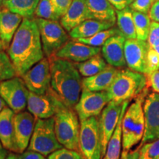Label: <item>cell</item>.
I'll return each mask as SVG.
<instances>
[{"label":"cell","mask_w":159,"mask_h":159,"mask_svg":"<svg viewBox=\"0 0 159 159\" xmlns=\"http://www.w3.org/2000/svg\"><path fill=\"white\" fill-rule=\"evenodd\" d=\"M7 50L19 77L44 57L35 19L24 18Z\"/></svg>","instance_id":"6da1fadb"},{"label":"cell","mask_w":159,"mask_h":159,"mask_svg":"<svg viewBox=\"0 0 159 159\" xmlns=\"http://www.w3.org/2000/svg\"><path fill=\"white\" fill-rule=\"evenodd\" d=\"M51 88L63 102L71 107L78 102L83 90L82 76L72 61L52 55L48 57Z\"/></svg>","instance_id":"7a4b0ae2"},{"label":"cell","mask_w":159,"mask_h":159,"mask_svg":"<svg viewBox=\"0 0 159 159\" xmlns=\"http://www.w3.org/2000/svg\"><path fill=\"white\" fill-rule=\"evenodd\" d=\"M55 107L53 118L57 140L63 148L79 151L80 121L76 111L75 108L63 102L58 96Z\"/></svg>","instance_id":"3957f363"},{"label":"cell","mask_w":159,"mask_h":159,"mask_svg":"<svg viewBox=\"0 0 159 159\" xmlns=\"http://www.w3.org/2000/svg\"><path fill=\"white\" fill-rule=\"evenodd\" d=\"M147 96L146 90L135 99L127 108L122 123L123 152H129L142 140L144 133V116L143 103Z\"/></svg>","instance_id":"277c9868"},{"label":"cell","mask_w":159,"mask_h":159,"mask_svg":"<svg viewBox=\"0 0 159 159\" xmlns=\"http://www.w3.org/2000/svg\"><path fill=\"white\" fill-rule=\"evenodd\" d=\"M148 84L147 76L130 69H119L114 82L107 92L111 101L122 104L136 99Z\"/></svg>","instance_id":"5b68a950"},{"label":"cell","mask_w":159,"mask_h":159,"mask_svg":"<svg viewBox=\"0 0 159 159\" xmlns=\"http://www.w3.org/2000/svg\"><path fill=\"white\" fill-rule=\"evenodd\" d=\"M63 148L55 134L54 118L37 119L27 150L49 156Z\"/></svg>","instance_id":"8992f818"},{"label":"cell","mask_w":159,"mask_h":159,"mask_svg":"<svg viewBox=\"0 0 159 159\" xmlns=\"http://www.w3.org/2000/svg\"><path fill=\"white\" fill-rule=\"evenodd\" d=\"M79 151L84 159H102V148L97 117L80 122Z\"/></svg>","instance_id":"52a82bcc"},{"label":"cell","mask_w":159,"mask_h":159,"mask_svg":"<svg viewBox=\"0 0 159 159\" xmlns=\"http://www.w3.org/2000/svg\"><path fill=\"white\" fill-rule=\"evenodd\" d=\"M41 35L43 53L47 57L56 54L69 40L70 35L58 21L35 19Z\"/></svg>","instance_id":"ba28073f"},{"label":"cell","mask_w":159,"mask_h":159,"mask_svg":"<svg viewBox=\"0 0 159 159\" xmlns=\"http://www.w3.org/2000/svg\"><path fill=\"white\" fill-rule=\"evenodd\" d=\"M28 94L29 90L21 77L16 76L0 82V96L15 114L27 108Z\"/></svg>","instance_id":"9c48e42d"},{"label":"cell","mask_w":159,"mask_h":159,"mask_svg":"<svg viewBox=\"0 0 159 159\" xmlns=\"http://www.w3.org/2000/svg\"><path fill=\"white\" fill-rule=\"evenodd\" d=\"M110 101L107 91H91L83 87L78 102L74 108L81 122L91 117L99 116Z\"/></svg>","instance_id":"30bf717a"},{"label":"cell","mask_w":159,"mask_h":159,"mask_svg":"<svg viewBox=\"0 0 159 159\" xmlns=\"http://www.w3.org/2000/svg\"><path fill=\"white\" fill-rule=\"evenodd\" d=\"M21 77L29 91L38 94H47L51 89V71L48 57H43Z\"/></svg>","instance_id":"8fae6325"},{"label":"cell","mask_w":159,"mask_h":159,"mask_svg":"<svg viewBox=\"0 0 159 159\" xmlns=\"http://www.w3.org/2000/svg\"><path fill=\"white\" fill-rule=\"evenodd\" d=\"M144 133L141 145L159 139V94H148L143 103Z\"/></svg>","instance_id":"7c38bea8"},{"label":"cell","mask_w":159,"mask_h":159,"mask_svg":"<svg viewBox=\"0 0 159 159\" xmlns=\"http://www.w3.org/2000/svg\"><path fill=\"white\" fill-rule=\"evenodd\" d=\"M122 107L123 103L120 104L114 101H110L99 115V126L102 142V157L105 153L109 140L119 122Z\"/></svg>","instance_id":"4fadbf2b"},{"label":"cell","mask_w":159,"mask_h":159,"mask_svg":"<svg viewBox=\"0 0 159 159\" xmlns=\"http://www.w3.org/2000/svg\"><path fill=\"white\" fill-rule=\"evenodd\" d=\"M149 48L150 46L146 41L138 39H126L125 43V57L128 69L146 74Z\"/></svg>","instance_id":"5bb4252c"},{"label":"cell","mask_w":159,"mask_h":159,"mask_svg":"<svg viewBox=\"0 0 159 159\" xmlns=\"http://www.w3.org/2000/svg\"><path fill=\"white\" fill-rule=\"evenodd\" d=\"M36 119L29 111H21L14 116V141L17 153L21 154L28 148Z\"/></svg>","instance_id":"9a60e30c"},{"label":"cell","mask_w":159,"mask_h":159,"mask_svg":"<svg viewBox=\"0 0 159 159\" xmlns=\"http://www.w3.org/2000/svg\"><path fill=\"white\" fill-rule=\"evenodd\" d=\"M57 95L52 88L45 94L29 91L27 108L35 119H49L54 116Z\"/></svg>","instance_id":"2e32d148"},{"label":"cell","mask_w":159,"mask_h":159,"mask_svg":"<svg viewBox=\"0 0 159 159\" xmlns=\"http://www.w3.org/2000/svg\"><path fill=\"white\" fill-rule=\"evenodd\" d=\"M100 52L101 48L99 47H93L76 39H72L69 40L55 55L74 63H80L99 54Z\"/></svg>","instance_id":"e0dca14e"},{"label":"cell","mask_w":159,"mask_h":159,"mask_svg":"<svg viewBox=\"0 0 159 159\" xmlns=\"http://www.w3.org/2000/svg\"><path fill=\"white\" fill-rule=\"evenodd\" d=\"M126 39L122 35L111 37L102 46L101 52L107 63L116 68L126 66L125 57V43Z\"/></svg>","instance_id":"ac0fdd59"},{"label":"cell","mask_w":159,"mask_h":159,"mask_svg":"<svg viewBox=\"0 0 159 159\" xmlns=\"http://www.w3.org/2000/svg\"><path fill=\"white\" fill-rule=\"evenodd\" d=\"M24 18L3 6L0 7V35L4 49H7Z\"/></svg>","instance_id":"d6986e66"},{"label":"cell","mask_w":159,"mask_h":159,"mask_svg":"<svg viewBox=\"0 0 159 159\" xmlns=\"http://www.w3.org/2000/svg\"><path fill=\"white\" fill-rule=\"evenodd\" d=\"M88 19H92L85 0H74L66 13L61 18L60 22L69 33L77 26Z\"/></svg>","instance_id":"ffe728a7"},{"label":"cell","mask_w":159,"mask_h":159,"mask_svg":"<svg viewBox=\"0 0 159 159\" xmlns=\"http://www.w3.org/2000/svg\"><path fill=\"white\" fill-rule=\"evenodd\" d=\"M119 71V68L108 65L100 72L93 76L84 77L82 81L83 87L91 91H108Z\"/></svg>","instance_id":"44dd1931"},{"label":"cell","mask_w":159,"mask_h":159,"mask_svg":"<svg viewBox=\"0 0 159 159\" xmlns=\"http://www.w3.org/2000/svg\"><path fill=\"white\" fill-rule=\"evenodd\" d=\"M15 113L9 107L0 112V141L7 150L16 152L14 141Z\"/></svg>","instance_id":"7402d4cb"},{"label":"cell","mask_w":159,"mask_h":159,"mask_svg":"<svg viewBox=\"0 0 159 159\" xmlns=\"http://www.w3.org/2000/svg\"><path fill=\"white\" fill-rule=\"evenodd\" d=\"M92 19L116 24V10L108 0H85Z\"/></svg>","instance_id":"603a6c76"},{"label":"cell","mask_w":159,"mask_h":159,"mask_svg":"<svg viewBox=\"0 0 159 159\" xmlns=\"http://www.w3.org/2000/svg\"><path fill=\"white\" fill-rule=\"evenodd\" d=\"M115 24L96 19L85 20L69 33L72 39H86L93 36L99 32L114 27Z\"/></svg>","instance_id":"cb8c5ba5"},{"label":"cell","mask_w":159,"mask_h":159,"mask_svg":"<svg viewBox=\"0 0 159 159\" xmlns=\"http://www.w3.org/2000/svg\"><path fill=\"white\" fill-rule=\"evenodd\" d=\"M129 102H125L123 103V107L122 113H121L120 117L118 124L116 125V128L115 129L114 134L110 140L108 144L107 145L105 153L103 156L102 159H121V153H122V123L124 114L126 111Z\"/></svg>","instance_id":"d4e9b609"},{"label":"cell","mask_w":159,"mask_h":159,"mask_svg":"<svg viewBox=\"0 0 159 159\" xmlns=\"http://www.w3.org/2000/svg\"><path fill=\"white\" fill-rule=\"evenodd\" d=\"M116 22L118 29L126 39H137L133 11L130 7L118 11L116 10Z\"/></svg>","instance_id":"484cf974"},{"label":"cell","mask_w":159,"mask_h":159,"mask_svg":"<svg viewBox=\"0 0 159 159\" xmlns=\"http://www.w3.org/2000/svg\"><path fill=\"white\" fill-rule=\"evenodd\" d=\"M40 0H3L2 5L23 18L33 19Z\"/></svg>","instance_id":"4316f807"},{"label":"cell","mask_w":159,"mask_h":159,"mask_svg":"<svg viewBox=\"0 0 159 159\" xmlns=\"http://www.w3.org/2000/svg\"><path fill=\"white\" fill-rule=\"evenodd\" d=\"M75 65L81 76L83 77L93 76L100 72L108 66L102 55L99 53L83 62L76 63Z\"/></svg>","instance_id":"83f0119b"},{"label":"cell","mask_w":159,"mask_h":159,"mask_svg":"<svg viewBox=\"0 0 159 159\" xmlns=\"http://www.w3.org/2000/svg\"><path fill=\"white\" fill-rule=\"evenodd\" d=\"M133 17H134L137 39L142 41H147L150 33L151 25L150 16L148 13L133 11Z\"/></svg>","instance_id":"f1b7e54d"},{"label":"cell","mask_w":159,"mask_h":159,"mask_svg":"<svg viewBox=\"0 0 159 159\" xmlns=\"http://www.w3.org/2000/svg\"><path fill=\"white\" fill-rule=\"evenodd\" d=\"M116 35H122L118 27H111L110 29L100 31L97 33L93 36L86 38V39H76L78 41L84 43L93 47H100L105 43L108 39Z\"/></svg>","instance_id":"f546056e"},{"label":"cell","mask_w":159,"mask_h":159,"mask_svg":"<svg viewBox=\"0 0 159 159\" xmlns=\"http://www.w3.org/2000/svg\"><path fill=\"white\" fill-rule=\"evenodd\" d=\"M35 16L39 19L59 21L61 16L55 11L51 0H40L35 11Z\"/></svg>","instance_id":"4dcf8cb0"},{"label":"cell","mask_w":159,"mask_h":159,"mask_svg":"<svg viewBox=\"0 0 159 159\" xmlns=\"http://www.w3.org/2000/svg\"><path fill=\"white\" fill-rule=\"evenodd\" d=\"M17 76L15 67L9 55L0 51V82Z\"/></svg>","instance_id":"1f68e13d"},{"label":"cell","mask_w":159,"mask_h":159,"mask_svg":"<svg viewBox=\"0 0 159 159\" xmlns=\"http://www.w3.org/2000/svg\"><path fill=\"white\" fill-rule=\"evenodd\" d=\"M140 154L148 159L159 158V139L153 142L140 145L139 148Z\"/></svg>","instance_id":"d6a6232c"},{"label":"cell","mask_w":159,"mask_h":159,"mask_svg":"<svg viewBox=\"0 0 159 159\" xmlns=\"http://www.w3.org/2000/svg\"><path fill=\"white\" fill-rule=\"evenodd\" d=\"M48 159H84L79 151L63 148L49 155Z\"/></svg>","instance_id":"836d02e7"},{"label":"cell","mask_w":159,"mask_h":159,"mask_svg":"<svg viewBox=\"0 0 159 159\" xmlns=\"http://www.w3.org/2000/svg\"><path fill=\"white\" fill-rule=\"evenodd\" d=\"M159 69V54L155 48L150 47L147 57V71L145 75H148Z\"/></svg>","instance_id":"e575fe53"},{"label":"cell","mask_w":159,"mask_h":159,"mask_svg":"<svg viewBox=\"0 0 159 159\" xmlns=\"http://www.w3.org/2000/svg\"><path fill=\"white\" fill-rule=\"evenodd\" d=\"M156 0H134L129 7L133 11L148 13Z\"/></svg>","instance_id":"d590c367"},{"label":"cell","mask_w":159,"mask_h":159,"mask_svg":"<svg viewBox=\"0 0 159 159\" xmlns=\"http://www.w3.org/2000/svg\"><path fill=\"white\" fill-rule=\"evenodd\" d=\"M150 47L155 48L159 46V23L152 21L151 22L150 33L148 39Z\"/></svg>","instance_id":"8d00e7d4"},{"label":"cell","mask_w":159,"mask_h":159,"mask_svg":"<svg viewBox=\"0 0 159 159\" xmlns=\"http://www.w3.org/2000/svg\"><path fill=\"white\" fill-rule=\"evenodd\" d=\"M74 0H51L55 11L61 18L65 14Z\"/></svg>","instance_id":"74e56055"},{"label":"cell","mask_w":159,"mask_h":159,"mask_svg":"<svg viewBox=\"0 0 159 159\" xmlns=\"http://www.w3.org/2000/svg\"><path fill=\"white\" fill-rule=\"evenodd\" d=\"M146 76L148 77V84L154 91V92L159 94V69Z\"/></svg>","instance_id":"f35d334b"},{"label":"cell","mask_w":159,"mask_h":159,"mask_svg":"<svg viewBox=\"0 0 159 159\" xmlns=\"http://www.w3.org/2000/svg\"><path fill=\"white\" fill-rule=\"evenodd\" d=\"M116 10L121 11L129 7L134 0H108Z\"/></svg>","instance_id":"ab89813d"},{"label":"cell","mask_w":159,"mask_h":159,"mask_svg":"<svg viewBox=\"0 0 159 159\" xmlns=\"http://www.w3.org/2000/svg\"><path fill=\"white\" fill-rule=\"evenodd\" d=\"M21 159H48L46 158V156L43 155L39 153V152H35L32 150H25V152L21 154Z\"/></svg>","instance_id":"60d3db41"},{"label":"cell","mask_w":159,"mask_h":159,"mask_svg":"<svg viewBox=\"0 0 159 159\" xmlns=\"http://www.w3.org/2000/svg\"><path fill=\"white\" fill-rule=\"evenodd\" d=\"M149 16L152 21L159 23V0H156L149 11Z\"/></svg>","instance_id":"b9f144b4"},{"label":"cell","mask_w":159,"mask_h":159,"mask_svg":"<svg viewBox=\"0 0 159 159\" xmlns=\"http://www.w3.org/2000/svg\"><path fill=\"white\" fill-rule=\"evenodd\" d=\"M121 159H148L143 157L140 154L139 149L137 148V150L134 151H129V152H122V158Z\"/></svg>","instance_id":"7bdbcfd3"},{"label":"cell","mask_w":159,"mask_h":159,"mask_svg":"<svg viewBox=\"0 0 159 159\" xmlns=\"http://www.w3.org/2000/svg\"><path fill=\"white\" fill-rule=\"evenodd\" d=\"M6 159H21V154L17 153V152H12L7 154Z\"/></svg>","instance_id":"ee69618b"},{"label":"cell","mask_w":159,"mask_h":159,"mask_svg":"<svg viewBox=\"0 0 159 159\" xmlns=\"http://www.w3.org/2000/svg\"><path fill=\"white\" fill-rule=\"evenodd\" d=\"M6 107H7V104H6V102L4 101V99L2 98L1 96H0V112H1L4 108H6Z\"/></svg>","instance_id":"f6af8a7d"},{"label":"cell","mask_w":159,"mask_h":159,"mask_svg":"<svg viewBox=\"0 0 159 159\" xmlns=\"http://www.w3.org/2000/svg\"><path fill=\"white\" fill-rule=\"evenodd\" d=\"M5 152H7V151L5 148H4L1 141H0V153H5Z\"/></svg>","instance_id":"bcb514c9"},{"label":"cell","mask_w":159,"mask_h":159,"mask_svg":"<svg viewBox=\"0 0 159 159\" xmlns=\"http://www.w3.org/2000/svg\"><path fill=\"white\" fill-rule=\"evenodd\" d=\"M7 152L5 153H0V159H6V157L7 156Z\"/></svg>","instance_id":"7dc6e473"},{"label":"cell","mask_w":159,"mask_h":159,"mask_svg":"<svg viewBox=\"0 0 159 159\" xmlns=\"http://www.w3.org/2000/svg\"><path fill=\"white\" fill-rule=\"evenodd\" d=\"M3 49H4V47L2 44V41L1 35H0V51H3Z\"/></svg>","instance_id":"c3c4849f"},{"label":"cell","mask_w":159,"mask_h":159,"mask_svg":"<svg viewBox=\"0 0 159 159\" xmlns=\"http://www.w3.org/2000/svg\"><path fill=\"white\" fill-rule=\"evenodd\" d=\"M155 49H156V51L158 52V54H159V46H158V47H155Z\"/></svg>","instance_id":"681fc988"},{"label":"cell","mask_w":159,"mask_h":159,"mask_svg":"<svg viewBox=\"0 0 159 159\" xmlns=\"http://www.w3.org/2000/svg\"><path fill=\"white\" fill-rule=\"evenodd\" d=\"M2 1L3 0H0V7H1V5H2Z\"/></svg>","instance_id":"f907efd6"},{"label":"cell","mask_w":159,"mask_h":159,"mask_svg":"<svg viewBox=\"0 0 159 159\" xmlns=\"http://www.w3.org/2000/svg\"><path fill=\"white\" fill-rule=\"evenodd\" d=\"M158 159H159V158H158Z\"/></svg>","instance_id":"816d5d0a"}]
</instances>
